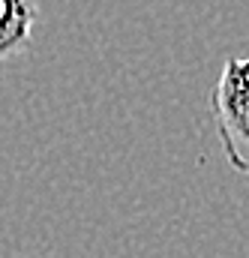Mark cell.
Wrapping results in <instances>:
<instances>
[{
	"label": "cell",
	"instance_id": "cell-1",
	"mask_svg": "<svg viewBox=\"0 0 249 258\" xmlns=\"http://www.w3.org/2000/svg\"><path fill=\"white\" fill-rule=\"evenodd\" d=\"M210 117L228 165L249 177V57H225L210 93Z\"/></svg>",
	"mask_w": 249,
	"mask_h": 258
},
{
	"label": "cell",
	"instance_id": "cell-2",
	"mask_svg": "<svg viewBox=\"0 0 249 258\" xmlns=\"http://www.w3.org/2000/svg\"><path fill=\"white\" fill-rule=\"evenodd\" d=\"M36 21H39L36 0H0V63L30 51Z\"/></svg>",
	"mask_w": 249,
	"mask_h": 258
}]
</instances>
